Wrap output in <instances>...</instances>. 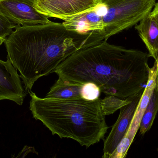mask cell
<instances>
[{"mask_svg": "<svg viewBox=\"0 0 158 158\" xmlns=\"http://www.w3.org/2000/svg\"><path fill=\"white\" fill-rule=\"evenodd\" d=\"M149 57L145 52L103 41L79 49L54 72L64 79L93 83L101 92L125 99L144 90L149 77Z\"/></svg>", "mask_w": 158, "mask_h": 158, "instance_id": "6da1fadb", "label": "cell"}, {"mask_svg": "<svg viewBox=\"0 0 158 158\" xmlns=\"http://www.w3.org/2000/svg\"><path fill=\"white\" fill-rule=\"evenodd\" d=\"M91 34L51 22L18 26L4 41L7 58L20 73L27 92L40 78L54 72L73 53L90 44Z\"/></svg>", "mask_w": 158, "mask_h": 158, "instance_id": "7a4b0ae2", "label": "cell"}, {"mask_svg": "<svg viewBox=\"0 0 158 158\" xmlns=\"http://www.w3.org/2000/svg\"><path fill=\"white\" fill-rule=\"evenodd\" d=\"M29 109L53 135L70 138L89 147L105 138L108 126L102 113L100 98L87 100L41 98L31 91Z\"/></svg>", "mask_w": 158, "mask_h": 158, "instance_id": "3957f363", "label": "cell"}, {"mask_svg": "<svg viewBox=\"0 0 158 158\" xmlns=\"http://www.w3.org/2000/svg\"><path fill=\"white\" fill-rule=\"evenodd\" d=\"M156 0H102L94 9L70 20L73 30L91 34L93 43L135 26L152 11Z\"/></svg>", "mask_w": 158, "mask_h": 158, "instance_id": "277c9868", "label": "cell"}, {"mask_svg": "<svg viewBox=\"0 0 158 158\" xmlns=\"http://www.w3.org/2000/svg\"><path fill=\"white\" fill-rule=\"evenodd\" d=\"M102 0H35L34 6L46 16L66 20L94 9Z\"/></svg>", "mask_w": 158, "mask_h": 158, "instance_id": "5b68a950", "label": "cell"}, {"mask_svg": "<svg viewBox=\"0 0 158 158\" xmlns=\"http://www.w3.org/2000/svg\"><path fill=\"white\" fill-rule=\"evenodd\" d=\"M143 91L129 97L130 102L120 108L118 117L104 142V158H111L121 141L127 133Z\"/></svg>", "mask_w": 158, "mask_h": 158, "instance_id": "8992f818", "label": "cell"}, {"mask_svg": "<svg viewBox=\"0 0 158 158\" xmlns=\"http://www.w3.org/2000/svg\"><path fill=\"white\" fill-rule=\"evenodd\" d=\"M0 11L11 22L21 26L44 24L52 22L26 0H0Z\"/></svg>", "mask_w": 158, "mask_h": 158, "instance_id": "52a82bcc", "label": "cell"}, {"mask_svg": "<svg viewBox=\"0 0 158 158\" xmlns=\"http://www.w3.org/2000/svg\"><path fill=\"white\" fill-rule=\"evenodd\" d=\"M158 83V67L156 62L155 61L153 66L149 68L148 81L143 92L130 128L117 147V153L120 156H125L127 155L128 150L140 129L142 118L153 91Z\"/></svg>", "mask_w": 158, "mask_h": 158, "instance_id": "ba28073f", "label": "cell"}, {"mask_svg": "<svg viewBox=\"0 0 158 158\" xmlns=\"http://www.w3.org/2000/svg\"><path fill=\"white\" fill-rule=\"evenodd\" d=\"M10 59H0V100H9L22 105L27 92Z\"/></svg>", "mask_w": 158, "mask_h": 158, "instance_id": "9c48e42d", "label": "cell"}, {"mask_svg": "<svg viewBox=\"0 0 158 158\" xmlns=\"http://www.w3.org/2000/svg\"><path fill=\"white\" fill-rule=\"evenodd\" d=\"M135 25V29L148 51L149 56L156 59L158 56V21L150 13Z\"/></svg>", "mask_w": 158, "mask_h": 158, "instance_id": "30bf717a", "label": "cell"}, {"mask_svg": "<svg viewBox=\"0 0 158 158\" xmlns=\"http://www.w3.org/2000/svg\"><path fill=\"white\" fill-rule=\"evenodd\" d=\"M83 84L58 78L45 97L62 99L82 97V89Z\"/></svg>", "mask_w": 158, "mask_h": 158, "instance_id": "8fae6325", "label": "cell"}, {"mask_svg": "<svg viewBox=\"0 0 158 158\" xmlns=\"http://www.w3.org/2000/svg\"><path fill=\"white\" fill-rule=\"evenodd\" d=\"M158 112V83L153 91L141 121L139 129L141 135H143L151 129Z\"/></svg>", "mask_w": 158, "mask_h": 158, "instance_id": "7c38bea8", "label": "cell"}, {"mask_svg": "<svg viewBox=\"0 0 158 158\" xmlns=\"http://www.w3.org/2000/svg\"><path fill=\"white\" fill-rule=\"evenodd\" d=\"M129 102V97L123 99L114 96L108 95L101 100L102 113L105 116L111 115Z\"/></svg>", "mask_w": 158, "mask_h": 158, "instance_id": "4fadbf2b", "label": "cell"}, {"mask_svg": "<svg viewBox=\"0 0 158 158\" xmlns=\"http://www.w3.org/2000/svg\"><path fill=\"white\" fill-rule=\"evenodd\" d=\"M19 25L11 22L0 11V45L12 33L13 29Z\"/></svg>", "mask_w": 158, "mask_h": 158, "instance_id": "5bb4252c", "label": "cell"}, {"mask_svg": "<svg viewBox=\"0 0 158 158\" xmlns=\"http://www.w3.org/2000/svg\"><path fill=\"white\" fill-rule=\"evenodd\" d=\"M100 90L97 85L93 83H84L82 89L81 96L87 100H95L99 98Z\"/></svg>", "mask_w": 158, "mask_h": 158, "instance_id": "9a60e30c", "label": "cell"}, {"mask_svg": "<svg viewBox=\"0 0 158 158\" xmlns=\"http://www.w3.org/2000/svg\"><path fill=\"white\" fill-rule=\"evenodd\" d=\"M150 14L158 21V2L156 3Z\"/></svg>", "mask_w": 158, "mask_h": 158, "instance_id": "2e32d148", "label": "cell"}, {"mask_svg": "<svg viewBox=\"0 0 158 158\" xmlns=\"http://www.w3.org/2000/svg\"><path fill=\"white\" fill-rule=\"evenodd\" d=\"M26 1H28L29 2L31 3L32 4L34 5L35 4V0H26Z\"/></svg>", "mask_w": 158, "mask_h": 158, "instance_id": "e0dca14e", "label": "cell"}, {"mask_svg": "<svg viewBox=\"0 0 158 158\" xmlns=\"http://www.w3.org/2000/svg\"><path fill=\"white\" fill-rule=\"evenodd\" d=\"M155 61H156V62L157 65V67H158V56H157V58H156V59H155Z\"/></svg>", "mask_w": 158, "mask_h": 158, "instance_id": "ac0fdd59", "label": "cell"}]
</instances>
